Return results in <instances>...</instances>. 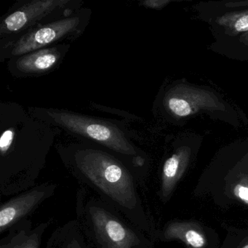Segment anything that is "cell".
Wrapping results in <instances>:
<instances>
[{
  "label": "cell",
  "mask_w": 248,
  "mask_h": 248,
  "mask_svg": "<svg viewBox=\"0 0 248 248\" xmlns=\"http://www.w3.org/2000/svg\"><path fill=\"white\" fill-rule=\"evenodd\" d=\"M75 178L97 193L143 232L151 226L139 193L137 176L123 162L99 149L75 151L66 161Z\"/></svg>",
  "instance_id": "1"
},
{
  "label": "cell",
  "mask_w": 248,
  "mask_h": 248,
  "mask_svg": "<svg viewBox=\"0 0 248 248\" xmlns=\"http://www.w3.org/2000/svg\"><path fill=\"white\" fill-rule=\"evenodd\" d=\"M76 220L96 248H154L144 232L100 197L88 198L85 186L77 194Z\"/></svg>",
  "instance_id": "2"
},
{
  "label": "cell",
  "mask_w": 248,
  "mask_h": 248,
  "mask_svg": "<svg viewBox=\"0 0 248 248\" xmlns=\"http://www.w3.org/2000/svg\"><path fill=\"white\" fill-rule=\"evenodd\" d=\"M47 113L55 123L66 130L95 140L117 153L132 156L134 166L137 167L142 158L138 156L137 150L124 133L111 123L69 111L50 110Z\"/></svg>",
  "instance_id": "3"
},
{
  "label": "cell",
  "mask_w": 248,
  "mask_h": 248,
  "mask_svg": "<svg viewBox=\"0 0 248 248\" xmlns=\"http://www.w3.org/2000/svg\"><path fill=\"white\" fill-rule=\"evenodd\" d=\"M58 186L56 183H43L2 203L0 206V233L28 219L45 201L54 195Z\"/></svg>",
  "instance_id": "4"
},
{
  "label": "cell",
  "mask_w": 248,
  "mask_h": 248,
  "mask_svg": "<svg viewBox=\"0 0 248 248\" xmlns=\"http://www.w3.org/2000/svg\"><path fill=\"white\" fill-rule=\"evenodd\" d=\"M78 17H70L54 21L27 33L19 39L12 50L14 56L28 54L40 50L76 31L79 25Z\"/></svg>",
  "instance_id": "5"
},
{
  "label": "cell",
  "mask_w": 248,
  "mask_h": 248,
  "mask_svg": "<svg viewBox=\"0 0 248 248\" xmlns=\"http://www.w3.org/2000/svg\"><path fill=\"white\" fill-rule=\"evenodd\" d=\"M68 0H35L16 11L5 18L0 27L1 34L19 32L42 18L65 8Z\"/></svg>",
  "instance_id": "6"
},
{
  "label": "cell",
  "mask_w": 248,
  "mask_h": 248,
  "mask_svg": "<svg viewBox=\"0 0 248 248\" xmlns=\"http://www.w3.org/2000/svg\"><path fill=\"white\" fill-rule=\"evenodd\" d=\"M50 224V220L43 222L33 229L31 220H22L11 228L7 236L0 240V248H40Z\"/></svg>",
  "instance_id": "7"
},
{
  "label": "cell",
  "mask_w": 248,
  "mask_h": 248,
  "mask_svg": "<svg viewBox=\"0 0 248 248\" xmlns=\"http://www.w3.org/2000/svg\"><path fill=\"white\" fill-rule=\"evenodd\" d=\"M190 152L188 149H182L168 158L162 172L160 196L162 200H167L175 189V186L184 175L189 160Z\"/></svg>",
  "instance_id": "8"
},
{
  "label": "cell",
  "mask_w": 248,
  "mask_h": 248,
  "mask_svg": "<svg viewBox=\"0 0 248 248\" xmlns=\"http://www.w3.org/2000/svg\"><path fill=\"white\" fill-rule=\"evenodd\" d=\"M159 237L167 241L178 239L191 248H204L207 242L201 227L191 222L175 221L168 223Z\"/></svg>",
  "instance_id": "9"
},
{
  "label": "cell",
  "mask_w": 248,
  "mask_h": 248,
  "mask_svg": "<svg viewBox=\"0 0 248 248\" xmlns=\"http://www.w3.org/2000/svg\"><path fill=\"white\" fill-rule=\"evenodd\" d=\"M46 248H88L86 239L76 219L57 228L52 233Z\"/></svg>",
  "instance_id": "10"
},
{
  "label": "cell",
  "mask_w": 248,
  "mask_h": 248,
  "mask_svg": "<svg viewBox=\"0 0 248 248\" xmlns=\"http://www.w3.org/2000/svg\"><path fill=\"white\" fill-rule=\"evenodd\" d=\"M60 59L57 48L42 49L20 58L16 66L25 73H40L50 70Z\"/></svg>",
  "instance_id": "11"
},
{
  "label": "cell",
  "mask_w": 248,
  "mask_h": 248,
  "mask_svg": "<svg viewBox=\"0 0 248 248\" xmlns=\"http://www.w3.org/2000/svg\"><path fill=\"white\" fill-rule=\"evenodd\" d=\"M233 195L248 205V175L242 177L233 187Z\"/></svg>",
  "instance_id": "12"
},
{
  "label": "cell",
  "mask_w": 248,
  "mask_h": 248,
  "mask_svg": "<svg viewBox=\"0 0 248 248\" xmlns=\"http://www.w3.org/2000/svg\"><path fill=\"white\" fill-rule=\"evenodd\" d=\"M14 130L9 129L2 133V137L0 139V154L1 156H5L14 144Z\"/></svg>",
  "instance_id": "13"
},
{
  "label": "cell",
  "mask_w": 248,
  "mask_h": 248,
  "mask_svg": "<svg viewBox=\"0 0 248 248\" xmlns=\"http://www.w3.org/2000/svg\"><path fill=\"white\" fill-rule=\"evenodd\" d=\"M232 28L237 32L248 31V14H242L233 17Z\"/></svg>",
  "instance_id": "14"
},
{
  "label": "cell",
  "mask_w": 248,
  "mask_h": 248,
  "mask_svg": "<svg viewBox=\"0 0 248 248\" xmlns=\"http://www.w3.org/2000/svg\"><path fill=\"white\" fill-rule=\"evenodd\" d=\"M168 3L165 1H153V0H149V1H143L142 2V5L146 8H159Z\"/></svg>",
  "instance_id": "15"
},
{
  "label": "cell",
  "mask_w": 248,
  "mask_h": 248,
  "mask_svg": "<svg viewBox=\"0 0 248 248\" xmlns=\"http://www.w3.org/2000/svg\"><path fill=\"white\" fill-rule=\"evenodd\" d=\"M240 248H248V238H247V239L244 241Z\"/></svg>",
  "instance_id": "16"
}]
</instances>
